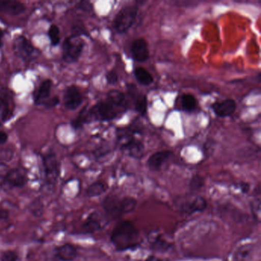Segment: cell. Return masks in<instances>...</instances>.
<instances>
[{
    "label": "cell",
    "instance_id": "obj_1",
    "mask_svg": "<svg viewBox=\"0 0 261 261\" xmlns=\"http://www.w3.org/2000/svg\"><path fill=\"white\" fill-rule=\"evenodd\" d=\"M129 101L127 95L119 91L109 92L104 99L101 100L89 109L82 110L71 122L75 130L94 121L107 122L119 118L127 111Z\"/></svg>",
    "mask_w": 261,
    "mask_h": 261
},
{
    "label": "cell",
    "instance_id": "obj_2",
    "mask_svg": "<svg viewBox=\"0 0 261 261\" xmlns=\"http://www.w3.org/2000/svg\"><path fill=\"white\" fill-rule=\"evenodd\" d=\"M111 241L115 248L119 251L135 248L140 244L139 233L133 223L129 221L118 222L110 235Z\"/></svg>",
    "mask_w": 261,
    "mask_h": 261
},
{
    "label": "cell",
    "instance_id": "obj_3",
    "mask_svg": "<svg viewBox=\"0 0 261 261\" xmlns=\"http://www.w3.org/2000/svg\"><path fill=\"white\" fill-rule=\"evenodd\" d=\"M137 201L132 197L119 198L115 195H109L103 201L102 206L104 213L108 218H121L126 214L130 213L136 209Z\"/></svg>",
    "mask_w": 261,
    "mask_h": 261
},
{
    "label": "cell",
    "instance_id": "obj_4",
    "mask_svg": "<svg viewBox=\"0 0 261 261\" xmlns=\"http://www.w3.org/2000/svg\"><path fill=\"white\" fill-rule=\"evenodd\" d=\"M137 5L130 4L123 7L115 16L113 28L119 34L127 33L134 24L138 15Z\"/></svg>",
    "mask_w": 261,
    "mask_h": 261
},
{
    "label": "cell",
    "instance_id": "obj_5",
    "mask_svg": "<svg viewBox=\"0 0 261 261\" xmlns=\"http://www.w3.org/2000/svg\"><path fill=\"white\" fill-rule=\"evenodd\" d=\"M84 42L79 36L66 38L62 43V59L66 63L77 62L81 56Z\"/></svg>",
    "mask_w": 261,
    "mask_h": 261
},
{
    "label": "cell",
    "instance_id": "obj_6",
    "mask_svg": "<svg viewBox=\"0 0 261 261\" xmlns=\"http://www.w3.org/2000/svg\"><path fill=\"white\" fill-rule=\"evenodd\" d=\"M42 164L45 184L49 187H54L60 174V162L57 160L55 153L48 152L44 154L42 156Z\"/></svg>",
    "mask_w": 261,
    "mask_h": 261
},
{
    "label": "cell",
    "instance_id": "obj_7",
    "mask_svg": "<svg viewBox=\"0 0 261 261\" xmlns=\"http://www.w3.org/2000/svg\"><path fill=\"white\" fill-rule=\"evenodd\" d=\"M13 51L21 60L31 62L38 56V49L24 36H17L13 42Z\"/></svg>",
    "mask_w": 261,
    "mask_h": 261
},
{
    "label": "cell",
    "instance_id": "obj_8",
    "mask_svg": "<svg viewBox=\"0 0 261 261\" xmlns=\"http://www.w3.org/2000/svg\"><path fill=\"white\" fill-rule=\"evenodd\" d=\"M134 130L131 133H127L126 132L118 135L121 143V149L122 151L126 152L131 157L139 159L142 156L144 151V145L140 140L136 139Z\"/></svg>",
    "mask_w": 261,
    "mask_h": 261
},
{
    "label": "cell",
    "instance_id": "obj_9",
    "mask_svg": "<svg viewBox=\"0 0 261 261\" xmlns=\"http://www.w3.org/2000/svg\"><path fill=\"white\" fill-rule=\"evenodd\" d=\"M109 218L104 212L95 211L85 220L82 230L88 234H93L104 229L108 224Z\"/></svg>",
    "mask_w": 261,
    "mask_h": 261
},
{
    "label": "cell",
    "instance_id": "obj_10",
    "mask_svg": "<svg viewBox=\"0 0 261 261\" xmlns=\"http://www.w3.org/2000/svg\"><path fill=\"white\" fill-rule=\"evenodd\" d=\"M178 207L183 213L192 215L196 212H201L207 208V201L199 195H187L180 200Z\"/></svg>",
    "mask_w": 261,
    "mask_h": 261
},
{
    "label": "cell",
    "instance_id": "obj_11",
    "mask_svg": "<svg viewBox=\"0 0 261 261\" xmlns=\"http://www.w3.org/2000/svg\"><path fill=\"white\" fill-rule=\"evenodd\" d=\"M15 104L13 93L8 89H0V124L13 118Z\"/></svg>",
    "mask_w": 261,
    "mask_h": 261
},
{
    "label": "cell",
    "instance_id": "obj_12",
    "mask_svg": "<svg viewBox=\"0 0 261 261\" xmlns=\"http://www.w3.org/2000/svg\"><path fill=\"white\" fill-rule=\"evenodd\" d=\"M83 103V96L75 85L67 86L63 94V104L67 110H75Z\"/></svg>",
    "mask_w": 261,
    "mask_h": 261
},
{
    "label": "cell",
    "instance_id": "obj_13",
    "mask_svg": "<svg viewBox=\"0 0 261 261\" xmlns=\"http://www.w3.org/2000/svg\"><path fill=\"white\" fill-rule=\"evenodd\" d=\"M4 181L10 187L23 188L28 183V176L22 168H13L6 174Z\"/></svg>",
    "mask_w": 261,
    "mask_h": 261
},
{
    "label": "cell",
    "instance_id": "obj_14",
    "mask_svg": "<svg viewBox=\"0 0 261 261\" xmlns=\"http://www.w3.org/2000/svg\"><path fill=\"white\" fill-rule=\"evenodd\" d=\"M130 53L133 60L137 62H145L150 57L148 45L144 39H137L130 45Z\"/></svg>",
    "mask_w": 261,
    "mask_h": 261
},
{
    "label": "cell",
    "instance_id": "obj_15",
    "mask_svg": "<svg viewBox=\"0 0 261 261\" xmlns=\"http://www.w3.org/2000/svg\"><path fill=\"white\" fill-rule=\"evenodd\" d=\"M236 102L233 99L216 101L212 104V110L218 118H227V117L231 116L236 110Z\"/></svg>",
    "mask_w": 261,
    "mask_h": 261
},
{
    "label": "cell",
    "instance_id": "obj_16",
    "mask_svg": "<svg viewBox=\"0 0 261 261\" xmlns=\"http://www.w3.org/2000/svg\"><path fill=\"white\" fill-rule=\"evenodd\" d=\"M52 85V80L51 79H46L39 84V88L36 89L33 95V100L36 105L43 106L49 99Z\"/></svg>",
    "mask_w": 261,
    "mask_h": 261
},
{
    "label": "cell",
    "instance_id": "obj_17",
    "mask_svg": "<svg viewBox=\"0 0 261 261\" xmlns=\"http://www.w3.org/2000/svg\"><path fill=\"white\" fill-rule=\"evenodd\" d=\"M172 156V152L169 150H162L153 153L147 161L149 168L153 171H159L162 165Z\"/></svg>",
    "mask_w": 261,
    "mask_h": 261
},
{
    "label": "cell",
    "instance_id": "obj_18",
    "mask_svg": "<svg viewBox=\"0 0 261 261\" xmlns=\"http://www.w3.org/2000/svg\"><path fill=\"white\" fill-rule=\"evenodd\" d=\"M78 255L77 247L71 244H65L54 250V256L60 261H74Z\"/></svg>",
    "mask_w": 261,
    "mask_h": 261
},
{
    "label": "cell",
    "instance_id": "obj_19",
    "mask_svg": "<svg viewBox=\"0 0 261 261\" xmlns=\"http://www.w3.org/2000/svg\"><path fill=\"white\" fill-rule=\"evenodd\" d=\"M25 7L22 3L14 0L0 1V13L11 16H18L25 12Z\"/></svg>",
    "mask_w": 261,
    "mask_h": 261
},
{
    "label": "cell",
    "instance_id": "obj_20",
    "mask_svg": "<svg viewBox=\"0 0 261 261\" xmlns=\"http://www.w3.org/2000/svg\"><path fill=\"white\" fill-rule=\"evenodd\" d=\"M133 74H134L136 80L143 86H149L154 80L153 75L147 69L142 68V67H138V68H135Z\"/></svg>",
    "mask_w": 261,
    "mask_h": 261
},
{
    "label": "cell",
    "instance_id": "obj_21",
    "mask_svg": "<svg viewBox=\"0 0 261 261\" xmlns=\"http://www.w3.org/2000/svg\"><path fill=\"white\" fill-rule=\"evenodd\" d=\"M182 108L184 111L191 113L195 111L198 106L196 98L190 94H184L181 97Z\"/></svg>",
    "mask_w": 261,
    "mask_h": 261
},
{
    "label": "cell",
    "instance_id": "obj_22",
    "mask_svg": "<svg viewBox=\"0 0 261 261\" xmlns=\"http://www.w3.org/2000/svg\"><path fill=\"white\" fill-rule=\"evenodd\" d=\"M107 190V186L101 182H96L91 185L86 190V196L89 198H95L105 193Z\"/></svg>",
    "mask_w": 261,
    "mask_h": 261
},
{
    "label": "cell",
    "instance_id": "obj_23",
    "mask_svg": "<svg viewBox=\"0 0 261 261\" xmlns=\"http://www.w3.org/2000/svg\"><path fill=\"white\" fill-rule=\"evenodd\" d=\"M150 248L158 252L168 251L171 247V244L164 241L161 236H155L150 240Z\"/></svg>",
    "mask_w": 261,
    "mask_h": 261
},
{
    "label": "cell",
    "instance_id": "obj_24",
    "mask_svg": "<svg viewBox=\"0 0 261 261\" xmlns=\"http://www.w3.org/2000/svg\"><path fill=\"white\" fill-rule=\"evenodd\" d=\"M28 211L36 218H40L43 215L44 205L40 198H36L28 206Z\"/></svg>",
    "mask_w": 261,
    "mask_h": 261
},
{
    "label": "cell",
    "instance_id": "obj_25",
    "mask_svg": "<svg viewBox=\"0 0 261 261\" xmlns=\"http://www.w3.org/2000/svg\"><path fill=\"white\" fill-rule=\"evenodd\" d=\"M252 248L250 245H246L240 247L235 254V261H247L252 254Z\"/></svg>",
    "mask_w": 261,
    "mask_h": 261
},
{
    "label": "cell",
    "instance_id": "obj_26",
    "mask_svg": "<svg viewBox=\"0 0 261 261\" xmlns=\"http://www.w3.org/2000/svg\"><path fill=\"white\" fill-rule=\"evenodd\" d=\"M134 107L136 111L144 115L147 111V98L146 95H139L135 98Z\"/></svg>",
    "mask_w": 261,
    "mask_h": 261
},
{
    "label": "cell",
    "instance_id": "obj_27",
    "mask_svg": "<svg viewBox=\"0 0 261 261\" xmlns=\"http://www.w3.org/2000/svg\"><path fill=\"white\" fill-rule=\"evenodd\" d=\"M48 35L51 46H57L60 43V30H59V26L57 25L53 24V25L49 27Z\"/></svg>",
    "mask_w": 261,
    "mask_h": 261
},
{
    "label": "cell",
    "instance_id": "obj_28",
    "mask_svg": "<svg viewBox=\"0 0 261 261\" xmlns=\"http://www.w3.org/2000/svg\"><path fill=\"white\" fill-rule=\"evenodd\" d=\"M204 185V178L200 175H195L191 179L190 183H189V188H190L191 190L195 192V191L201 189Z\"/></svg>",
    "mask_w": 261,
    "mask_h": 261
},
{
    "label": "cell",
    "instance_id": "obj_29",
    "mask_svg": "<svg viewBox=\"0 0 261 261\" xmlns=\"http://www.w3.org/2000/svg\"><path fill=\"white\" fill-rule=\"evenodd\" d=\"M18 259H19V255L14 250H5L0 254L1 261H18Z\"/></svg>",
    "mask_w": 261,
    "mask_h": 261
},
{
    "label": "cell",
    "instance_id": "obj_30",
    "mask_svg": "<svg viewBox=\"0 0 261 261\" xmlns=\"http://www.w3.org/2000/svg\"><path fill=\"white\" fill-rule=\"evenodd\" d=\"M106 80H107V83H108V84H116V83H118V80H119L118 73H117L114 70H111V71H108V72L106 74Z\"/></svg>",
    "mask_w": 261,
    "mask_h": 261
},
{
    "label": "cell",
    "instance_id": "obj_31",
    "mask_svg": "<svg viewBox=\"0 0 261 261\" xmlns=\"http://www.w3.org/2000/svg\"><path fill=\"white\" fill-rule=\"evenodd\" d=\"M251 210L254 216L256 217V218H259V211H260V201L259 198H256L253 203H252Z\"/></svg>",
    "mask_w": 261,
    "mask_h": 261
},
{
    "label": "cell",
    "instance_id": "obj_32",
    "mask_svg": "<svg viewBox=\"0 0 261 261\" xmlns=\"http://www.w3.org/2000/svg\"><path fill=\"white\" fill-rule=\"evenodd\" d=\"M60 102L59 97L54 96L53 98H49L46 102L44 104L43 106H45L46 108H52V107H56L57 104Z\"/></svg>",
    "mask_w": 261,
    "mask_h": 261
},
{
    "label": "cell",
    "instance_id": "obj_33",
    "mask_svg": "<svg viewBox=\"0 0 261 261\" xmlns=\"http://www.w3.org/2000/svg\"><path fill=\"white\" fill-rule=\"evenodd\" d=\"M9 216H10V213L8 211L0 208V221H5V220L8 219Z\"/></svg>",
    "mask_w": 261,
    "mask_h": 261
},
{
    "label": "cell",
    "instance_id": "obj_34",
    "mask_svg": "<svg viewBox=\"0 0 261 261\" xmlns=\"http://www.w3.org/2000/svg\"><path fill=\"white\" fill-rule=\"evenodd\" d=\"M8 134L6 132L0 130V145L6 143L8 140Z\"/></svg>",
    "mask_w": 261,
    "mask_h": 261
},
{
    "label": "cell",
    "instance_id": "obj_35",
    "mask_svg": "<svg viewBox=\"0 0 261 261\" xmlns=\"http://www.w3.org/2000/svg\"><path fill=\"white\" fill-rule=\"evenodd\" d=\"M240 189H241L243 193H247L250 189V185L247 184V183H241L240 185Z\"/></svg>",
    "mask_w": 261,
    "mask_h": 261
},
{
    "label": "cell",
    "instance_id": "obj_36",
    "mask_svg": "<svg viewBox=\"0 0 261 261\" xmlns=\"http://www.w3.org/2000/svg\"><path fill=\"white\" fill-rule=\"evenodd\" d=\"M145 261H167L165 260V259H161V258L157 257V256H154V255H152V256H148V257L146 259Z\"/></svg>",
    "mask_w": 261,
    "mask_h": 261
},
{
    "label": "cell",
    "instance_id": "obj_37",
    "mask_svg": "<svg viewBox=\"0 0 261 261\" xmlns=\"http://www.w3.org/2000/svg\"><path fill=\"white\" fill-rule=\"evenodd\" d=\"M4 36H5V32L0 28V48H2L3 45H4Z\"/></svg>",
    "mask_w": 261,
    "mask_h": 261
}]
</instances>
